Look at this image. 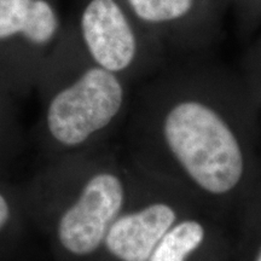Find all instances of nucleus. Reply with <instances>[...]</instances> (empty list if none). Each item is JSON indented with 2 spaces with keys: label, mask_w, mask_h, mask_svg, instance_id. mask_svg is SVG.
Wrapping results in <instances>:
<instances>
[{
  "label": "nucleus",
  "mask_w": 261,
  "mask_h": 261,
  "mask_svg": "<svg viewBox=\"0 0 261 261\" xmlns=\"http://www.w3.org/2000/svg\"><path fill=\"white\" fill-rule=\"evenodd\" d=\"M129 165L185 192L221 218L247 179L244 138L227 96L184 89L162 94L129 126Z\"/></svg>",
  "instance_id": "obj_1"
},
{
  "label": "nucleus",
  "mask_w": 261,
  "mask_h": 261,
  "mask_svg": "<svg viewBox=\"0 0 261 261\" xmlns=\"http://www.w3.org/2000/svg\"><path fill=\"white\" fill-rule=\"evenodd\" d=\"M54 167L38 197H27L28 213L40 220L61 256L89 261L129 204L139 174L130 165L90 152L56 159Z\"/></svg>",
  "instance_id": "obj_2"
},
{
  "label": "nucleus",
  "mask_w": 261,
  "mask_h": 261,
  "mask_svg": "<svg viewBox=\"0 0 261 261\" xmlns=\"http://www.w3.org/2000/svg\"><path fill=\"white\" fill-rule=\"evenodd\" d=\"M75 68L67 71L57 47L37 86L44 93L42 143L57 159L90 152L116 128L127 108L121 75L98 67L87 56Z\"/></svg>",
  "instance_id": "obj_3"
},
{
  "label": "nucleus",
  "mask_w": 261,
  "mask_h": 261,
  "mask_svg": "<svg viewBox=\"0 0 261 261\" xmlns=\"http://www.w3.org/2000/svg\"><path fill=\"white\" fill-rule=\"evenodd\" d=\"M63 35L54 0H0V85L16 97L37 87Z\"/></svg>",
  "instance_id": "obj_4"
},
{
  "label": "nucleus",
  "mask_w": 261,
  "mask_h": 261,
  "mask_svg": "<svg viewBox=\"0 0 261 261\" xmlns=\"http://www.w3.org/2000/svg\"><path fill=\"white\" fill-rule=\"evenodd\" d=\"M138 174L135 195L109 228L99 252L114 261H148L172 225L201 205L179 189Z\"/></svg>",
  "instance_id": "obj_5"
},
{
  "label": "nucleus",
  "mask_w": 261,
  "mask_h": 261,
  "mask_svg": "<svg viewBox=\"0 0 261 261\" xmlns=\"http://www.w3.org/2000/svg\"><path fill=\"white\" fill-rule=\"evenodd\" d=\"M77 34L85 55L103 69L122 76L137 62V35L116 0H87L79 16Z\"/></svg>",
  "instance_id": "obj_6"
},
{
  "label": "nucleus",
  "mask_w": 261,
  "mask_h": 261,
  "mask_svg": "<svg viewBox=\"0 0 261 261\" xmlns=\"http://www.w3.org/2000/svg\"><path fill=\"white\" fill-rule=\"evenodd\" d=\"M223 226L224 218L195 205L172 225L148 261H190Z\"/></svg>",
  "instance_id": "obj_7"
},
{
  "label": "nucleus",
  "mask_w": 261,
  "mask_h": 261,
  "mask_svg": "<svg viewBox=\"0 0 261 261\" xmlns=\"http://www.w3.org/2000/svg\"><path fill=\"white\" fill-rule=\"evenodd\" d=\"M28 213L27 197L17 189L0 181V256L12 249Z\"/></svg>",
  "instance_id": "obj_8"
},
{
  "label": "nucleus",
  "mask_w": 261,
  "mask_h": 261,
  "mask_svg": "<svg viewBox=\"0 0 261 261\" xmlns=\"http://www.w3.org/2000/svg\"><path fill=\"white\" fill-rule=\"evenodd\" d=\"M127 3L142 21L150 24H165L187 16L195 0H127Z\"/></svg>",
  "instance_id": "obj_9"
},
{
  "label": "nucleus",
  "mask_w": 261,
  "mask_h": 261,
  "mask_svg": "<svg viewBox=\"0 0 261 261\" xmlns=\"http://www.w3.org/2000/svg\"><path fill=\"white\" fill-rule=\"evenodd\" d=\"M14 97L0 85V145L5 144L14 126Z\"/></svg>",
  "instance_id": "obj_10"
},
{
  "label": "nucleus",
  "mask_w": 261,
  "mask_h": 261,
  "mask_svg": "<svg viewBox=\"0 0 261 261\" xmlns=\"http://www.w3.org/2000/svg\"><path fill=\"white\" fill-rule=\"evenodd\" d=\"M254 261H261V247H260L259 252H257L256 256H255V260H254Z\"/></svg>",
  "instance_id": "obj_11"
}]
</instances>
